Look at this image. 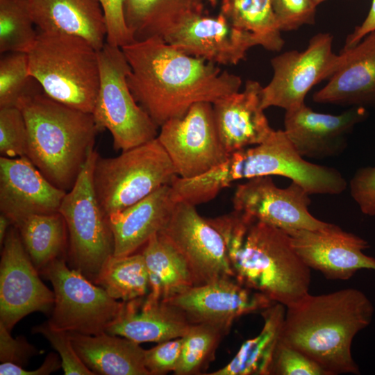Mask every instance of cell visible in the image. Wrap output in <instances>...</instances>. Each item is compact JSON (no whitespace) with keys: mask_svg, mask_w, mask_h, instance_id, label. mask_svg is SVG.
I'll return each mask as SVG.
<instances>
[{"mask_svg":"<svg viewBox=\"0 0 375 375\" xmlns=\"http://www.w3.org/2000/svg\"><path fill=\"white\" fill-rule=\"evenodd\" d=\"M121 49L130 66V90L159 128L184 115L193 104L214 103L242 85L240 76L185 54L160 38L134 41Z\"/></svg>","mask_w":375,"mask_h":375,"instance_id":"1","label":"cell"},{"mask_svg":"<svg viewBox=\"0 0 375 375\" xmlns=\"http://www.w3.org/2000/svg\"><path fill=\"white\" fill-rule=\"evenodd\" d=\"M208 219L223 237L238 283L285 307L309 293L310 269L286 231L235 210Z\"/></svg>","mask_w":375,"mask_h":375,"instance_id":"2","label":"cell"},{"mask_svg":"<svg viewBox=\"0 0 375 375\" xmlns=\"http://www.w3.org/2000/svg\"><path fill=\"white\" fill-rule=\"evenodd\" d=\"M374 312L372 301L356 288L308 293L286 307L280 340L317 363L327 375L359 374L352 341L371 324Z\"/></svg>","mask_w":375,"mask_h":375,"instance_id":"3","label":"cell"},{"mask_svg":"<svg viewBox=\"0 0 375 375\" xmlns=\"http://www.w3.org/2000/svg\"><path fill=\"white\" fill-rule=\"evenodd\" d=\"M28 131L26 157L57 188L74 186L99 132L92 113L30 88L18 99Z\"/></svg>","mask_w":375,"mask_h":375,"instance_id":"4","label":"cell"},{"mask_svg":"<svg viewBox=\"0 0 375 375\" xmlns=\"http://www.w3.org/2000/svg\"><path fill=\"white\" fill-rule=\"evenodd\" d=\"M31 77L53 99L92 113L100 81L97 51L85 39L38 31L27 53Z\"/></svg>","mask_w":375,"mask_h":375,"instance_id":"5","label":"cell"},{"mask_svg":"<svg viewBox=\"0 0 375 375\" xmlns=\"http://www.w3.org/2000/svg\"><path fill=\"white\" fill-rule=\"evenodd\" d=\"M277 175L291 179L310 194H340L347 182L336 169L310 162L294 148L284 131H274L264 142L230 153L219 165L225 185L241 179Z\"/></svg>","mask_w":375,"mask_h":375,"instance_id":"6","label":"cell"},{"mask_svg":"<svg viewBox=\"0 0 375 375\" xmlns=\"http://www.w3.org/2000/svg\"><path fill=\"white\" fill-rule=\"evenodd\" d=\"M173 164L156 138L114 158L98 156L93 172L95 194L108 217L144 199L176 176Z\"/></svg>","mask_w":375,"mask_h":375,"instance_id":"7","label":"cell"},{"mask_svg":"<svg viewBox=\"0 0 375 375\" xmlns=\"http://www.w3.org/2000/svg\"><path fill=\"white\" fill-rule=\"evenodd\" d=\"M99 154H89L72 188L59 208L67 229L70 267L94 283L102 268L114 255V238L108 217L97 201L93 172Z\"/></svg>","mask_w":375,"mask_h":375,"instance_id":"8","label":"cell"},{"mask_svg":"<svg viewBox=\"0 0 375 375\" xmlns=\"http://www.w3.org/2000/svg\"><path fill=\"white\" fill-rule=\"evenodd\" d=\"M97 53L100 81L92 115L99 131H110L116 151L156 138L158 127L137 103L128 85L130 66L121 47L106 42Z\"/></svg>","mask_w":375,"mask_h":375,"instance_id":"9","label":"cell"},{"mask_svg":"<svg viewBox=\"0 0 375 375\" xmlns=\"http://www.w3.org/2000/svg\"><path fill=\"white\" fill-rule=\"evenodd\" d=\"M40 273L52 284L55 301L47 321L54 328L85 335L106 332L125 301L110 297L101 287L69 267L65 258L55 259Z\"/></svg>","mask_w":375,"mask_h":375,"instance_id":"10","label":"cell"},{"mask_svg":"<svg viewBox=\"0 0 375 375\" xmlns=\"http://www.w3.org/2000/svg\"><path fill=\"white\" fill-rule=\"evenodd\" d=\"M333 40L330 33H319L305 50L288 51L272 58L273 76L262 87V108L274 106L286 111L304 104L312 87L330 78L342 64V55L333 51Z\"/></svg>","mask_w":375,"mask_h":375,"instance_id":"11","label":"cell"},{"mask_svg":"<svg viewBox=\"0 0 375 375\" xmlns=\"http://www.w3.org/2000/svg\"><path fill=\"white\" fill-rule=\"evenodd\" d=\"M157 139L182 178L204 174L230 155L219 139L209 102L196 103L182 117L167 120L160 127Z\"/></svg>","mask_w":375,"mask_h":375,"instance_id":"12","label":"cell"},{"mask_svg":"<svg viewBox=\"0 0 375 375\" xmlns=\"http://www.w3.org/2000/svg\"><path fill=\"white\" fill-rule=\"evenodd\" d=\"M185 260L194 286L233 278L221 233L197 212L196 206L178 201L166 225L158 233Z\"/></svg>","mask_w":375,"mask_h":375,"instance_id":"13","label":"cell"},{"mask_svg":"<svg viewBox=\"0 0 375 375\" xmlns=\"http://www.w3.org/2000/svg\"><path fill=\"white\" fill-rule=\"evenodd\" d=\"M12 225L3 243L0 262V324L10 331L23 317L33 312L51 313L54 292L41 281Z\"/></svg>","mask_w":375,"mask_h":375,"instance_id":"14","label":"cell"},{"mask_svg":"<svg viewBox=\"0 0 375 375\" xmlns=\"http://www.w3.org/2000/svg\"><path fill=\"white\" fill-rule=\"evenodd\" d=\"M309 195L294 182L281 188L275 185L272 176H262L238 185L232 202L234 210L285 231L323 228L329 223L317 219L309 212Z\"/></svg>","mask_w":375,"mask_h":375,"instance_id":"15","label":"cell"},{"mask_svg":"<svg viewBox=\"0 0 375 375\" xmlns=\"http://www.w3.org/2000/svg\"><path fill=\"white\" fill-rule=\"evenodd\" d=\"M286 232L304 263L327 279L348 280L360 269L375 271V258L363 253L368 242L338 226L329 223L321 229Z\"/></svg>","mask_w":375,"mask_h":375,"instance_id":"16","label":"cell"},{"mask_svg":"<svg viewBox=\"0 0 375 375\" xmlns=\"http://www.w3.org/2000/svg\"><path fill=\"white\" fill-rule=\"evenodd\" d=\"M167 301L180 309L191 324L215 326L227 334L239 317L260 312L276 303L233 278L193 286Z\"/></svg>","mask_w":375,"mask_h":375,"instance_id":"17","label":"cell"},{"mask_svg":"<svg viewBox=\"0 0 375 375\" xmlns=\"http://www.w3.org/2000/svg\"><path fill=\"white\" fill-rule=\"evenodd\" d=\"M367 117L364 107L331 115L315 112L304 103L285 111L283 131L301 156L323 159L342 153L350 133Z\"/></svg>","mask_w":375,"mask_h":375,"instance_id":"18","label":"cell"},{"mask_svg":"<svg viewBox=\"0 0 375 375\" xmlns=\"http://www.w3.org/2000/svg\"><path fill=\"white\" fill-rule=\"evenodd\" d=\"M165 42L185 54L217 65H235L258 46L251 33L233 26L219 12L195 15L169 35Z\"/></svg>","mask_w":375,"mask_h":375,"instance_id":"19","label":"cell"},{"mask_svg":"<svg viewBox=\"0 0 375 375\" xmlns=\"http://www.w3.org/2000/svg\"><path fill=\"white\" fill-rule=\"evenodd\" d=\"M67 192L57 188L26 156L0 158V210L12 225L36 214L58 212Z\"/></svg>","mask_w":375,"mask_h":375,"instance_id":"20","label":"cell"},{"mask_svg":"<svg viewBox=\"0 0 375 375\" xmlns=\"http://www.w3.org/2000/svg\"><path fill=\"white\" fill-rule=\"evenodd\" d=\"M262 89L259 82L247 80L242 91L212 103L217 133L229 154L264 142L274 131L261 106Z\"/></svg>","mask_w":375,"mask_h":375,"instance_id":"21","label":"cell"},{"mask_svg":"<svg viewBox=\"0 0 375 375\" xmlns=\"http://www.w3.org/2000/svg\"><path fill=\"white\" fill-rule=\"evenodd\" d=\"M340 67L313 94L318 103L375 107V31L356 44L343 48Z\"/></svg>","mask_w":375,"mask_h":375,"instance_id":"22","label":"cell"},{"mask_svg":"<svg viewBox=\"0 0 375 375\" xmlns=\"http://www.w3.org/2000/svg\"><path fill=\"white\" fill-rule=\"evenodd\" d=\"M177 202L171 185H165L110 215L108 219L114 238L113 256H128L144 246L166 225Z\"/></svg>","mask_w":375,"mask_h":375,"instance_id":"23","label":"cell"},{"mask_svg":"<svg viewBox=\"0 0 375 375\" xmlns=\"http://www.w3.org/2000/svg\"><path fill=\"white\" fill-rule=\"evenodd\" d=\"M192 324L176 306L143 297L125 301L117 318L106 332L137 343L162 342L183 337Z\"/></svg>","mask_w":375,"mask_h":375,"instance_id":"24","label":"cell"},{"mask_svg":"<svg viewBox=\"0 0 375 375\" xmlns=\"http://www.w3.org/2000/svg\"><path fill=\"white\" fill-rule=\"evenodd\" d=\"M31 9L40 31L81 37L97 51L106 42V24L99 0H31Z\"/></svg>","mask_w":375,"mask_h":375,"instance_id":"25","label":"cell"},{"mask_svg":"<svg viewBox=\"0 0 375 375\" xmlns=\"http://www.w3.org/2000/svg\"><path fill=\"white\" fill-rule=\"evenodd\" d=\"M69 333L78 356L94 374L150 375L144 365L145 349L139 343L107 332Z\"/></svg>","mask_w":375,"mask_h":375,"instance_id":"26","label":"cell"},{"mask_svg":"<svg viewBox=\"0 0 375 375\" xmlns=\"http://www.w3.org/2000/svg\"><path fill=\"white\" fill-rule=\"evenodd\" d=\"M204 0H123L126 24L135 41L165 40L191 17L203 14Z\"/></svg>","mask_w":375,"mask_h":375,"instance_id":"27","label":"cell"},{"mask_svg":"<svg viewBox=\"0 0 375 375\" xmlns=\"http://www.w3.org/2000/svg\"><path fill=\"white\" fill-rule=\"evenodd\" d=\"M141 253L149 274L147 299L167 301L194 286L185 260L160 233L149 238Z\"/></svg>","mask_w":375,"mask_h":375,"instance_id":"28","label":"cell"},{"mask_svg":"<svg viewBox=\"0 0 375 375\" xmlns=\"http://www.w3.org/2000/svg\"><path fill=\"white\" fill-rule=\"evenodd\" d=\"M286 307L274 303L260 313L263 326L260 333L242 343L235 356L223 367L206 375H271L280 340Z\"/></svg>","mask_w":375,"mask_h":375,"instance_id":"29","label":"cell"},{"mask_svg":"<svg viewBox=\"0 0 375 375\" xmlns=\"http://www.w3.org/2000/svg\"><path fill=\"white\" fill-rule=\"evenodd\" d=\"M15 226L38 272L55 259L64 258L68 240L67 229L59 212L32 215Z\"/></svg>","mask_w":375,"mask_h":375,"instance_id":"30","label":"cell"},{"mask_svg":"<svg viewBox=\"0 0 375 375\" xmlns=\"http://www.w3.org/2000/svg\"><path fill=\"white\" fill-rule=\"evenodd\" d=\"M220 13L233 26L252 34L259 46L282 49L285 42L271 0H221Z\"/></svg>","mask_w":375,"mask_h":375,"instance_id":"31","label":"cell"},{"mask_svg":"<svg viewBox=\"0 0 375 375\" xmlns=\"http://www.w3.org/2000/svg\"><path fill=\"white\" fill-rule=\"evenodd\" d=\"M94 283L114 299L128 301L145 297L149 291V274L142 253L112 256Z\"/></svg>","mask_w":375,"mask_h":375,"instance_id":"32","label":"cell"},{"mask_svg":"<svg viewBox=\"0 0 375 375\" xmlns=\"http://www.w3.org/2000/svg\"><path fill=\"white\" fill-rule=\"evenodd\" d=\"M226 335L224 330L215 326L192 324L183 337L181 356L174 374L205 375Z\"/></svg>","mask_w":375,"mask_h":375,"instance_id":"33","label":"cell"},{"mask_svg":"<svg viewBox=\"0 0 375 375\" xmlns=\"http://www.w3.org/2000/svg\"><path fill=\"white\" fill-rule=\"evenodd\" d=\"M31 0H0V53H28L35 42Z\"/></svg>","mask_w":375,"mask_h":375,"instance_id":"34","label":"cell"},{"mask_svg":"<svg viewBox=\"0 0 375 375\" xmlns=\"http://www.w3.org/2000/svg\"><path fill=\"white\" fill-rule=\"evenodd\" d=\"M0 59V108L16 106L32 79L27 53L7 52Z\"/></svg>","mask_w":375,"mask_h":375,"instance_id":"35","label":"cell"},{"mask_svg":"<svg viewBox=\"0 0 375 375\" xmlns=\"http://www.w3.org/2000/svg\"><path fill=\"white\" fill-rule=\"evenodd\" d=\"M28 131L20 109L0 108V153L7 158L26 157Z\"/></svg>","mask_w":375,"mask_h":375,"instance_id":"36","label":"cell"},{"mask_svg":"<svg viewBox=\"0 0 375 375\" xmlns=\"http://www.w3.org/2000/svg\"><path fill=\"white\" fill-rule=\"evenodd\" d=\"M33 333L42 335L56 349L62 360L65 375H94L74 349L69 332L53 328L48 322L34 326Z\"/></svg>","mask_w":375,"mask_h":375,"instance_id":"37","label":"cell"},{"mask_svg":"<svg viewBox=\"0 0 375 375\" xmlns=\"http://www.w3.org/2000/svg\"><path fill=\"white\" fill-rule=\"evenodd\" d=\"M271 375H327L315 362L279 340L274 356Z\"/></svg>","mask_w":375,"mask_h":375,"instance_id":"38","label":"cell"},{"mask_svg":"<svg viewBox=\"0 0 375 375\" xmlns=\"http://www.w3.org/2000/svg\"><path fill=\"white\" fill-rule=\"evenodd\" d=\"M281 31H296L315 22L317 5L312 0H271Z\"/></svg>","mask_w":375,"mask_h":375,"instance_id":"39","label":"cell"},{"mask_svg":"<svg viewBox=\"0 0 375 375\" xmlns=\"http://www.w3.org/2000/svg\"><path fill=\"white\" fill-rule=\"evenodd\" d=\"M183 337L158 343L145 350L144 365L150 375H164L174 372L178 365Z\"/></svg>","mask_w":375,"mask_h":375,"instance_id":"40","label":"cell"},{"mask_svg":"<svg viewBox=\"0 0 375 375\" xmlns=\"http://www.w3.org/2000/svg\"><path fill=\"white\" fill-rule=\"evenodd\" d=\"M349 190L361 212L375 216V166L357 169L350 180Z\"/></svg>","mask_w":375,"mask_h":375,"instance_id":"41","label":"cell"},{"mask_svg":"<svg viewBox=\"0 0 375 375\" xmlns=\"http://www.w3.org/2000/svg\"><path fill=\"white\" fill-rule=\"evenodd\" d=\"M106 24V42L122 47L135 41L124 17L123 0H99Z\"/></svg>","mask_w":375,"mask_h":375,"instance_id":"42","label":"cell"},{"mask_svg":"<svg viewBox=\"0 0 375 375\" xmlns=\"http://www.w3.org/2000/svg\"><path fill=\"white\" fill-rule=\"evenodd\" d=\"M42 353L31 344L24 337L12 338L3 325L0 324V361L23 367L29 359Z\"/></svg>","mask_w":375,"mask_h":375,"instance_id":"43","label":"cell"},{"mask_svg":"<svg viewBox=\"0 0 375 375\" xmlns=\"http://www.w3.org/2000/svg\"><path fill=\"white\" fill-rule=\"evenodd\" d=\"M62 367V360L55 353H49L42 365L34 370H26L23 367L11 362H1V375H48Z\"/></svg>","mask_w":375,"mask_h":375,"instance_id":"44","label":"cell"},{"mask_svg":"<svg viewBox=\"0 0 375 375\" xmlns=\"http://www.w3.org/2000/svg\"><path fill=\"white\" fill-rule=\"evenodd\" d=\"M375 31V0H372L368 14L363 22L356 26L347 36L344 48H349L359 42L367 34Z\"/></svg>","mask_w":375,"mask_h":375,"instance_id":"45","label":"cell"},{"mask_svg":"<svg viewBox=\"0 0 375 375\" xmlns=\"http://www.w3.org/2000/svg\"><path fill=\"white\" fill-rule=\"evenodd\" d=\"M12 225L10 219L3 213L0 215V244L3 245L7 233Z\"/></svg>","mask_w":375,"mask_h":375,"instance_id":"46","label":"cell"},{"mask_svg":"<svg viewBox=\"0 0 375 375\" xmlns=\"http://www.w3.org/2000/svg\"><path fill=\"white\" fill-rule=\"evenodd\" d=\"M324 1H326V0H312V1H313L317 6H318L319 3L324 2Z\"/></svg>","mask_w":375,"mask_h":375,"instance_id":"47","label":"cell"},{"mask_svg":"<svg viewBox=\"0 0 375 375\" xmlns=\"http://www.w3.org/2000/svg\"></svg>","mask_w":375,"mask_h":375,"instance_id":"48","label":"cell"}]
</instances>
